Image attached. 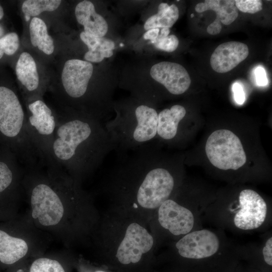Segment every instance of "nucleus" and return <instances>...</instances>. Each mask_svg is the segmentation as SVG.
<instances>
[{"mask_svg":"<svg viewBox=\"0 0 272 272\" xmlns=\"http://www.w3.org/2000/svg\"><path fill=\"white\" fill-rule=\"evenodd\" d=\"M249 54V49L245 44L229 41L217 47L210 58L213 70L219 73L231 71L245 60Z\"/></svg>","mask_w":272,"mask_h":272,"instance_id":"11","label":"nucleus"},{"mask_svg":"<svg viewBox=\"0 0 272 272\" xmlns=\"http://www.w3.org/2000/svg\"><path fill=\"white\" fill-rule=\"evenodd\" d=\"M149 103L130 101L114 106L116 117L104 125L117 154L151 144L156 138L158 112Z\"/></svg>","mask_w":272,"mask_h":272,"instance_id":"3","label":"nucleus"},{"mask_svg":"<svg viewBox=\"0 0 272 272\" xmlns=\"http://www.w3.org/2000/svg\"><path fill=\"white\" fill-rule=\"evenodd\" d=\"M205 150L210 162L220 169L236 170L246 161L240 139L227 129H219L212 133L207 141Z\"/></svg>","mask_w":272,"mask_h":272,"instance_id":"7","label":"nucleus"},{"mask_svg":"<svg viewBox=\"0 0 272 272\" xmlns=\"http://www.w3.org/2000/svg\"><path fill=\"white\" fill-rule=\"evenodd\" d=\"M196 213L171 197L154 212L149 221H155L159 228L177 240L194 230Z\"/></svg>","mask_w":272,"mask_h":272,"instance_id":"8","label":"nucleus"},{"mask_svg":"<svg viewBox=\"0 0 272 272\" xmlns=\"http://www.w3.org/2000/svg\"><path fill=\"white\" fill-rule=\"evenodd\" d=\"M16 74L18 80L29 92L36 91L39 86V79L36 62L32 55L22 52L16 63Z\"/></svg>","mask_w":272,"mask_h":272,"instance_id":"17","label":"nucleus"},{"mask_svg":"<svg viewBox=\"0 0 272 272\" xmlns=\"http://www.w3.org/2000/svg\"><path fill=\"white\" fill-rule=\"evenodd\" d=\"M28 246L21 239L11 236L0 230V262L5 265H13L27 254Z\"/></svg>","mask_w":272,"mask_h":272,"instance_id":"15","label":"nucleus"},{"mask_svg":"<svg viewBox=\"0 0 272 272\" xmlns=\"http://www.w3.org/2000/svg\"><path fill=\"white\" fill-rule=\"evenodd\" d=\"M104 189L116 208L146 219L170 198L176 186L173 173L162 166V159L151 144L117 154Z\"/></svg>","mask_w":272,"mask_h":272,"instance_id":"1","label":"nucleus"},{"mask_svg":"<svg viewBox=\"0 0 272 272\" xmlns=\"http://www.w3.org/2000/svg\"><path fill=\"white\" fill-rule=\"evenodd\" d=\"M122 210L125 216L121 223L117 227L115 224V230L107 231L106 250L114 253L119 263L128 265L139 262L154 249L156 241L154 233L145 224L148 220Z\"/></svg>","mask_w":272,"mask_h":272,"instance_id":"4","label":"nucleus"},{"mask_svg":"<svg viewBox=\"0 0 272 272\" xmlns=\"http://www.w3.org/2000/svg\"><path fill=\"white\" fill-rule=\"evenodd\" d=\"M160 32L159 28H153L147 30L144 34L143 37L145 40H150L152 42L157 38Z\"/></svg>","mask_w":272,"mask_h":272,"instance_id":"30","label":"nucleus"},{"mask_svg":"<svg viewBox=\"0 0 272 272\" xmlns=\"http://www.w3.org/2000/svg\"><path fill=\"white\" fill-rule=\"evenodd\" d=\"M262 254L265 262L272 265V237L268 238L262 249Z\"/></svg>","mask_w":272,"mask_h":272,"instance_id":"27","label":"nucleus"},{"mask_svg":"<svg viewBox=\"0 0 272 272\" xmlns=\"http://www.w3.org/2000/svg\"><path fill=\"white\" fill-rule=\"evenodd\" d=\"M4 16V10L3 7L0 5V20L3 19Z\"/></svg>","mask_w":272,"mask_h":272,"instance_id":"32","label":"nucleus"},{"mask_svg":"<svg viewBox=\"0 0 272 272\" xmlns=\"http://www.w3.org/2000/svg\"><path fill=\"white\" fill-rule=\"evenodd\" d=\"M170 32V28H162L161 30H160V34H159V35L158 36L157 38L154 41L158 40H160V39H163L167 37L169 35Z\"/></svg>","mask_w":272,"mask_h":272,"instance_id":"31","label":"nucleus"},{"mask_svg":"<svg viewBox=\"0 0 272 272\" xmlns=\"http://www.w3.org/2000/svg\"><path fill=\"white\" fill-rule=\"evenodd\" d=\"M233 92L235 102L239 104H243L245 101V95L242 86L236 82L233 85Z\"/></svg>","mask_w":272,"mask_h":272,"instance_id":"28","label":"nucleus"},{"mask_svg":"<svg viewBox=\"0 0 272 272\" xmlns=\"http://www.w3.org/2000/svg\"><path fill=\"white\" fill-rule=\"evenodd\" d=\"M82 41L87 45L89 50H93L100 45V37H96L92 35L82 32L80 35Z\"/></svg>","mask_w":272,"mask_h":272,"instance_id":"26","label":"nucleus"},{"mask_svg":"<svg viewBox=\"0 0 272 272\" xmlns=\"http://www.w3.org/2000/svg\"><path fill=\"white\" fill-rule=\"evenodd\" d=\"M30 40L33 46L47 55L54 49L53 40L48 34L45 23L40 18L34 17L29 25Z\"/></svg>","mask_w":272,"mask_h":272,"instance_id":"18","label":"nucleus"},{"mask_svg":"<svg viewBox=\"0 0 272 272\" xmlns=\"http://www.w3.org/2000/svg\"><path fill=\"white\" fill-rule=\"evenodd\" d=\"M150 74L154 80L162 85L172 95L183 94L191 84L186 70L176 62L162 61L156 63L151 67Z\"/></svg>","mask_w":272,"mask_h":272,"instance_id":"10","label":"nucleus"},{"mask_svg":"<svg viewBox=\"0 0 272 272\" xmlns=\"http://www.w3.org/2000/svg\"><path fill=\"white\" fill-rule=\"evenodd\" d=\"M256 84L260 86H265L267 84V79L264 69L261 66L257 67L254 71Z\"/></svg>","mask_w":272,"mask_h":272,"instance_id":"29","label":"nucleus"},{"mask_svg":"<svg viewBox=\"0 0 272 272\" xmlns=\"http://www.w3.org/2000/svg\"><path fill=\"white\" fill-rule=\"evenodd\" d=\"M179 15V10L176 5L169 6L167 3H162L158 6L157 13L147 20L144 29L149 30L153 28H170L177 21Z\"/></svg>","mask_w":272,"mask_h":272,"instance_id":"19","label":"nucleus"},{"mask_svg":"<svg viewBox=\"0 0 272 272\" xmlns=\"http://www.w3.org/2000/svg\"><path fill=\"white\" fill-rule=\"evenodd\" d=\"M21 165L15 154L5 147L0 150V193L16 185Z\"/></svg>","mask_w":272,"mask_h":272,"instance_id":"16","label":"nucleus"},{"mask_svg":"<svg viewBox=\"0 0 272 272\" xmlns=\"http://www.w3.org/2000/svg\"><path fill=\"white\" fill-rule=\"evenodd\" d=\"M152 43L158 49L171 52L177 49L179 44V40L175 35L172 34L168 35L164 38L154 41Z\"/></svg>","mask_w":272,"mask_h":272,"instance_id":"24","label":"nucleus"},{"mask_svg":"<svg viewBox=\"0 0 272 272\" xmlns=\"http://www.w3.org/2000/svg\"><path fill=\"white\" fill-rule=\"evenodd\" d=\"M26 114L29 137L44 165L51 162V148L57 124L56 115L40 99L29 102Z\"/></svg>","mask_w":272,"mask_h":272,"instance_id":"5","label":"nucleus"},{"mask_svg":"<svg viewBox=\"0 0 272 272\" xmlns=\"http://www.w3.org/2000/svg\"><path fill=\"white\" fill-rule=\"evenodd\" d=\"M193 16H194V15H193V14H191V17H193Z\"/></svg>","mask_w":272,"mask_h":272,"instance_id":"34","label":"nucleus"},{"mask_svg":"<svg viewBox=\"0 0 272 272\" xmlns=\"http://www.w3.org/2000/svg\"><path fill=\"white\" fill-rule=\"evenodd\" d=\"M221 209L219 214L222 219L234 229L241 231L261 227L266 221L268 210L265 200L251 189L242 190L235 205Z\"/></svg>","mask_w":272,"mask_h":272,"instance_id":"6","label":"nucleus"},{"mask_svg":"<svg viewBox=\"0 0 272 272\" xmlns=\"http://www.w3.org/2000/svg\"><path fill=\"white\" fill-rule=\"evenodd\" d=\"M208 10L215 12L216 19L209 25L207 29L211 35H217L222 30L221 23L229 25L233 23L238 16V11L233 0H206L198 3L195 7V11L202 13Z\"/></svg>","mask_w":272,"mask_h":272,"instance_id":"12","label":"nucleus"},{"mask_svg":"<svg viewBox=\"0 0 272 272\" xmlns=\"http://www.w3.org/2000/svg\"><path fill=\"white\" fill-rule=\"evenodd\" d=\"M93 72L91 62L79 59L67 60L62 71L61 82L65 96L70 101H78L79 106L82 101V110Z\"/></svg>","mask_w":272,"mask_h":272,"instance_id":"9","label":"nucleus"},{"mask_svg":"<svg viewBox=\"0 0 272 272\" xmlns=\"http://www.w3.org/2000/svg\"><path fill=\"white\" fill-rule=\"evenodd\" d=\"M78 22L84 26V32L96 37H103L108 27L105 19L96 13L93 4L89 1L79 3L75 8Z\"/></svg>","mask_w":272,"mask_h":272,"instance_id":"13","label":"nucleus"},{"mask_svg":"<svg viewBox=\"0 0 272 272\" xmlns=\"http://www.w3.org/2000/svg\"><path fill=\"white\" fill-rule=\"evenodd\" d=\"M86 272H89V271H86ZM93 272H106V271L104 270H96L94 271Z\"/></svg>","mask_w":272,"mask_h":272,"instance_id":"33","label":"nucleus"},{"mask_svg":"<svg viewBox=\"0 0 272 272\" xmlns=\"http://www.w3.org/2000/svg\"><path fill=\"white\" fill-rule=\"evenodd\" d=\"M235 3L238 10L243 13L254 14L262 9V3L260 0H236Z\"/></svg>","mask_w":272,"mask_h":272,"instance_id":"23","label":"nucleus"},{"mask_svg":"<svg viewBox=\"0 0 272 272\" xmlns=\"http://www.w3.org/2000/svg\"><path fill=\"white\" fill-rule=\"evenodd\" d=\"M51 163L78 182L94 172L114 146L104 123L80 111L56 115Z\"/></svg>","mask_w":272,"mask_h":272,"instance_id":"2","label":"nucleus"},{"mask_svg":"<svg viewBox=\"0 0 272 272\" xmlns=\"http://www.w3.org/2000/svg\"><path fill=\"white\" fill-rule=\"evenodd\" d=\"M20 45L18 34L15 32L7 33L0 37V60L5 55L14 54Z\"/></svg>","mask_w":272,"mask_h":272,"instance_id":"22","label":"nucleus"},{"mask_svg":"<svg viewBox=\"0 0 272 272\" xmlns=\"http://www.w3.org/2000/svg\"><path fill=\"white\" fill-rule=\"evenodd\" d=\"M186 113L185 108L176 104L158 113L157 137L164 141L174 140L177 135L178 125Z\"/></svg>","mask_w":272,"mask_h":272,"instance_id":"14","label":"nucleus"},{"mask_svg":"<svg viewBox=\"0 0 272 272\" xmlns=\"http://www.w3.org/2000/svg\"><path fill=\"white\" fill-rule=\"evenodd\" d=\"M113 55V50H88L84 55L86 61L92 62H100L104 58L111 57Z\"/></svg>","mask_w":272,"mask_h":272,"instance_id":"25","label":"nucleus"},{"mask_svg":"<svg viewBox=\"0 0 272 272\" xmlns=\"http://www.w3.org/2000/svg\"><path fill=\"white\" fill-rule=\"evenodd\" d=\"M17 272H24L21 269ZM27 272H67L59 260L48 257H40L33 260Z\"/></svg>","mask_w":272,"mask_h":272,"instance_id":"21","label":"nucleus"},{"mask_svg":"<svg viewBox=\"0 0 272 272\" xmlns=\"http://www.w3.org/2000/svg\"><path fill=\"white\" fill-rule=\"evenodd\" d=\"M61 3L60 0H27L23 2L22 10L25 16L35 17L43 12L56 10Z\"/></svg>","mask_w":272,"mask_h":272,"instance_id":"20","label":"nucleus"}]
</instances>
